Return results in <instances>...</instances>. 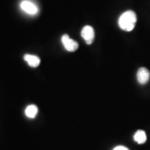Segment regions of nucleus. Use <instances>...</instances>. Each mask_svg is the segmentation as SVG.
<instances>
[{"label":"nucleus","mask_w":150,"mask_h":150,"mask_svg":"<svg viewBox=\"0 0 150 150\" xmlns=\"http://www.w3.org/2000/svg\"><path fill=\"white\" fill-rule=\"evenodd\" d=\"M150 78V72L145 67H140L137 72V80L141 85L146 84L149 81Z\"/></svg>","instance_id":"nucleus-5"},{"label":"nucleus","mask_w":150,"mask_h":150,"mask_svg":"<svg viewBox=\"0 0 150 150\" xmlns=\"http://www.w3.org/2000/svg\"><path fill=\"white\" fill-rule=\"evenodd\" d=\"M20 8L29 15H36L38 12V8L34 3L29 0H24L20 3Z\"/></svg>","instance_id":"nucleus-3"},{"label":"nucleus","mask_w":150,"mask_h":150,"mask_svg":"<svg viewBox=\"0 0 150 150\" xmlns=\"http://www.w3.org/2000/svg\"><path fill=\"white\" fill-rule=\"evenodd\" d=\"M113 150H129V149H127V147H124V146H117V147L114 148Z\"/></svg>","instance_id":"nucleus-9"},{"label":"nucleus","mask_w":150,"mask_h":150,"mask_svg":"<svg viewBox=\"0 0 150 150\" xmlns=\"http://www.w3.org/2000/svg\"><path fill=\"white\" fill-rule=\"evenodd\" d=\"M25 61H27L28 65L32 67H36L40 65V60L37 56L31 55V54H26L24 56Z\"/></svg>","instance_id":"nucleus-6"},{"label":"nucleus","mask_w":150,"mask_h":150,"mask_svg":"<svg viewBox=\"0 0 150 150\" xmlns=\"http://www.w3.org/2000/svg\"><path fill=\"white\" fill-rule=\"evenodd\" d=\"M61 41L65 50L68 52H75L79 47V44L77 42L70 38L68 35L65 34L61 38Z\"/></svg>","instance_id":"nucleus-2"},{"label":"nucleus","mask_w":150,"mask_h":150,"mask_svg":"<svg viewBox=\"0 0 150 150\" xmlns=\"http://www.w3.org/2000/svg\"><path fill=\"white\" fill-rule=\"evenodd\" d=\"M137 21L136 15L133 11H127L122 13L118 20V24L121 29L131 31L134 29Z\"/></svg>","instance_id":"nucleus-1"},{"label":"nucleus","mask_w":150,"mask_h":150,"mask_svg":"<svg viewBox=\"0 0 150 150\" xmlns=\"http://www.w3.org/2000/svg\"><path fill=\"white\" fill-rule=\"evenodd\" d=\"M81 36L85 40L86 44L91 45L95 38V31L91 26H85L82 29Z\"/></svg>","instance_id":"nucleus-4"},{"label":"nucleus","mask_w":150,"mask_h":150,"mask_svg":"<svg viewBox=\"0 0 150 150\" xmlns=\"http://www.w3.org/2000/svg\"><path fill=\"white\" fill-rule=\"evenodd\" d=\"M38 112V108L37 106L34 104L29 105L25 109V115H27V117L31 118V119L35 117Z\"/></svg>","instance_id":"nucleus-7"},{"label":"nucleus","mask_w":150,"mask_h":150,"mask_svg":"<svg viewBox=\"0 0 150 150\" xmlns=\"http://www.w3.org/2000/svg\"><path fill=\"white\" fill-rule=\"evenodd\" d=\"M134 139L137 143L143 144L145 143L147 140V136H146L145 132L142 130H138L134 134Z\"/></svg>","instance_id":"nucleus-8"}]
</instances>
